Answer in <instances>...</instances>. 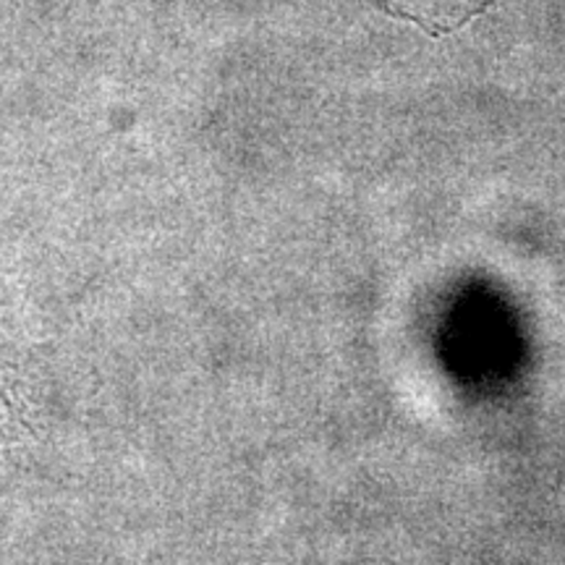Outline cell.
Instances as JSON below:
<instances>
[{
	"mask_svg": "<svg viewBox=\"0 0 565 565\" xmlns=\"http://www.w3.org/2000/svg\"><path fill=\"white\" fill-rule=\"evenodd\" d=\"M490 0H395V13L414 19L416 24L445 32L448 26L463 24L466 19L484 11Z\"/></svg>",
	"mask_w": 565,
	"mask_h": 565,
	"instance_id": "1",
	"label": "cell"
}]
</instances>
